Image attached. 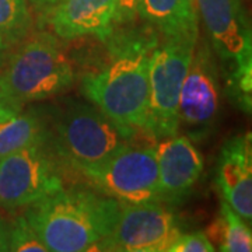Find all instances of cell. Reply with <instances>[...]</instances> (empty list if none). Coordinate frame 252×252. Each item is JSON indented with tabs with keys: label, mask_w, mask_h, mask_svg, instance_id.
<instances>
[{
	"label": "cell",
	"mask_w": 252,
	"mask_h": 252,
	"mask_svg": "<svg viewBox=\"0 0 252 252\" xmlns=\"http://www.w3.org/2000/svg\"><path fill=\"white\" fill-rule=\"evenodd\" d=\"M105 39L108 55L102 67L81 79V90L91 104L118 126L143 130L149 112V69L160 35L150 26L119 27Z\"/></svg>",
	"instance_id": "obj_1"
},
{
	"label": "cell",
	"mask_w": 252,
	"mask_h": 252,
	"mask_svg": "<svg viewBox=\"0 0 252 252\" xmlns=\"http://www.w3.org/2000/svg\"><path fill=\"white\" fill-rule=\"evenodd\" d=\"M121 205L98 190L73 187L30 205L26 217L49 252L95 250L112 231Z\"/></svg>",
	"instance_id": "obj_2"
},
{
	"label": "cell",
	"mask_w": 252,
	"mask_h": 252,
	"mask_svg": "<svg viewBox=\"0 0 252 252\" xmlns=\"http://www.w3.org/2000/svg\"><path fill=\"white\" fill-rule=\"evenodd\" d=\"M136 133L118 126L94 104L69 99L54 112L49 146L63 165L83 174L132 144Z\"/></svg>",
	"instance_id": "obj_3"
},
{
	"label": "cell",
	"mask_w": 252,
	"mask_h": 252,
	"mask_svg": "<svg viewBox=\"0 0 252 252\" xmlns=\"http://www.w3.org/2000/svg\"><path fill=\"white\" fill-rule=\"evenodd\" d=\"M74 84V70L56 38L38 34L18 42L0 70V98L23 109L32 101L61 95Z\"/></svg>",
	"instance_id": "obj_4"
},
{
	"label": "cell",
	"mask_w": 252,
	"mask_h": 252,
	"mask_svg": "<svg viewBox=\"0 0 252 252\" xmlns=\"http://www.w3.org/2000/svg\"><path fill=\"white\" fill-rule=\"evenodd\" d=\"M198 38H160L150 58L144 132L156 139L178 133V101Z\"/></svg>",
	"instance_id": "obj_5"
},
{
	"label": "cell",
	"mask_w": 252,
	"mask_h": 252,
	"mask_svg": "<svg viewBox=\"0 0 252 252\" xmlns=\"http://www.w3.org/2000/svg\"><path fill=\"white\" fill-rule=\"evenodd\" d=\"M83 175L121 206L160 202L156 147L129 144Z\"/></svg>",
	"instance_id": "obj_6"
},
{
	"label": "cell",
	"mask_w": 252,
	"mask_h": 252,
	"mask_svg": "<svg viewBox=\"0 0 252 252\" xmlns=\"http://www.w3.org/2000/svg\"><path fill=\"white\" fill-rule=\"evenodd\" d=\"M62 162L49 143L30 146L0 158V207L16 210L63 187Z\"/></svg>",
	"instance_id": "obj_7"
},
{
	"label": "cell",
	"mask_w": 252,
	"mask_h": 252,
	"mask_svg": "<svg viewBox=\"0 0 252 252\" xmlns=\"http://www.w3.org/2000/svg\"><path fill=\"white\" fill-rule=\"evenodd\" d=\"M220 98V74L213 48L206 39L198 38L180 93L178 130L182 129L190 140H203L215 129Z\"/></svg>",
	"instance_id": "obj_8"
},
{
	"label": "cell",
	"mask_w": 252,
	"mask_h": 252,
	"mask_svg": "<svg viewBox=\"0 0 252 252\" xmlns=\"http://www.w3.org/2000/svg\"><path fill=\"white\" fill-rule=\"evenodd\" d=\"M180 234L177 217L161 202L122 205L112 231L97 244L95 250L164 252Z\"/></svg>",
	"instance_id": "obj_9"
},
{
	"label": "cell",
	"mask_w": 252,
	"mask_h": 252,
	"mask_svg": "<svg viewBox=\"0 0 252 252\" xmlns=\"http://www.w3.org/2000/svg\"><path fill=\"white\" fill-rule=\"evenodd\" d=\"M213 52L227 73L252 63V34L241 0H195Z\"/></svg>",
	"instance_id": "obj_10"
},
{
	"label": "cell",
	"mask_w": 252,
	"mask_h": 252,
	"mask_svg": "<svg viewBox=\"0 0 252 252\" xmlns=\"http://www.w3.org/2000/svg\"><path fill=\"white\" fill-rule=\"evenodd\" d=\"M160 202L180 205L188 198L203 171V157L187 136L164 137L156 147Z\"/></svg>",
	"instance_id": "obj_11"
},
{
	"label": "cell",
	"mask_w": 252,
	"mask_h": 252,
	"mask_svg": "<svg viewBox=\"0 0 252 252\" xmlns=\"http://www.w3.org/2000/svg\"><path fill=\"white\" fill-rule=\"evenodd\" d=\"M216 187L233 210L251 224L252 220V147L251 135L228 139L219 156Z\"/></svg>",
	"instance_id": "obj_12"
},
{
	"label": "cell",
	"mask_w": 252,
	"mask_h": 252,
	"mask_svg": "<svg viewBox=\"0 0 252 252\" xmlns=\"http://www.w3.org/2000/svg\"><path fill=\"white\" fill-rule=\"evenodd\" d=\"M117 0H61L48 18L54 34L63 39L95 36L105 41L115 30Z\"/></svg>",
	"instance_id": "obj_13"
},
{
	"label": "cell",
	"mask_w": 252,
	"mask_h": 252,
	"mask_svg": "<svg viewBox=\"0 0 252 252\" xmlns=\"http://www.w3.org/2000/svg\"><path fill=\"white\" fill-rule=\"evenodd\" d=\"M137 17L156 30L160 38H199L195 0H140Z\"/></svg>",
	"instance_id": "obj_14"
},
{
	"label": "cell",
	"mask_w": 252,
	"mask_h": 252,
	"mask_svg": "<svg viewBox=\"0 0 252 252\" xmlns=\"http://www.w3.org/2000/svg\"><path fill=\"white\" fill-rule=\"evenodd\" d=\"M49 143V125L36 111L20 109L0 119V158L30 146Z\"/></svg>",
	"instance_id": "obj_15"
},
{
	"label": "cell",
	"mask_w": 252,
	"mask_h": 252,
	"mask_svg": "<svg viewBox=\"0 0 252 252\" xmlns=\"http://www.w3.org/2000/svg\"><path fill=\"white\" fill-rule=\"evenodd\" d=\"M215 248L223 252H251V225L221 200L216 220L205 231Z\"/></svg>",
	"instance_id": "obj_16"
},
{
	"label": "cell",
	"mask_w": 252,
	"mask_h": 252,
	"mask_svg": "<svg viewBox=\"0 0 252 252\" xmlns=\"http://www.w3.org/2000/svg\"><path fill=\"white\" fill-rule=\"evenodd\" d=\"M32 28L27 0H0V38L9 46L26 39Z\"/></svg>",
	"instance_id": "obj_17"
},
{
	"label": "cell",
	"mask_w": 252,
	"mask_h": 252,
	"mask_svg": "<svg viewBox=\"0 0 252 252\" xmlns=\"http://www.w3.org/2000/svg\"><path fill=\"white\" fill-rule=\"evenodd\" d=\"M9 251L49 252L26 215L9 224Z\"/></svg>",
	"instance_id": "obj_18"
},
{
	"label": "cell",
	"mask_w": 252,
	"mask_h": 252,
	"mask_svg": "<svg viewBox=\"0 0 252 252\" xmlns=\"http://www.w3.org/2000/svg\"><path fill=\"white\" fill-rule=\"evenodd\" d=\"M227 94L238 108L250 114L252 105V63L227 73Z\"/></svg>",
	"instance_id": "obj_19"
},
{
	"label": "cell",
	"mask_w": 252,
	"mask_h": 252,
	"mask_svg": "<svg viewBox=\"0 0 252 252\" xmlns=\"http://www.w3.org/2000/svg\"><path fill=\"white\" fill-rule=\"evenodd\" d=\"M168 252H212L216 251L205 231H192L188 234L181 233L175 241L168 247Z\"/></svg>",
	"instance_id": "obj_20"
},
{
	"label": "cell",
	"mask_w": 252,
	"mask_h": 252,
	"mask_svg": "<svg viewBox=\"0 0 252 252\" xmlns=\"http://www.w3.org/2000/svg\"><path fill=\"white\" fill-rule=\"evenodd\" d=\"M140 0H117V11H115V27L129 26L137 18V7Z\"/></svg>",
	"instance_id": "obj_21"
},
{
	"label": "cell",
	"mask_w": 252,
	"mask_h": 252,
	"mask_svg": "<svg viewBox=\"0 0 252 252\" xmlns=\"http://www.w3.org/2000/svg\"><path fill=\"white\" fill-rule=\"evenodd\" d=\"M9 251V224L0 217V252Z\"/></svg>",
	"instance_id": "obj_22"
},
{
	"label": "cell",
	"mask_w": 252,
	"mask_h": 252,
	"mask_svg": "<svg viewBox=\"0 0 252 252\" xmlns=\"http://www.w3.org/2000/svg\"><path fill=\"white\" fill-rule=\"evenodd\" d=\"M38 10H52L61 0H30Z\"/></svg>",
	"instance_id": "obj_23"
},
{
	"label": "cell",
	"mask_w": 252,
	"mask_h": 252,
	"mask_svg": "<svg viewBox=\"0 0 252 252\" xmlns=\"http://www.w3.org/2000/svg\"><path fill=\"white\" fill-rule=\"evenodd\" d=\"M10 48L1 38H0V70H1V67H3V64L6 62V59H7V55L10 52Z\"/></svg>",
	"instance_id": "obj_24"
},
{
	"label": "cell",
	"mask_w": 252,
	"mask_h": 252,
	"mask_svg": "<svg viewBox=\"0 0 252 252\" xmlns=\"http://www.w3.org/2000/svg\"><path fill=\"white\" fill-rule=\"evenodd\" d=\"M17 111H20V109L10 107L9 104H6L3 99L0 98V119L6 118L7 115H10V114H13V112H17Z\"/></svg>",
	"instance_id": "obj_25"
}]
</instances>
